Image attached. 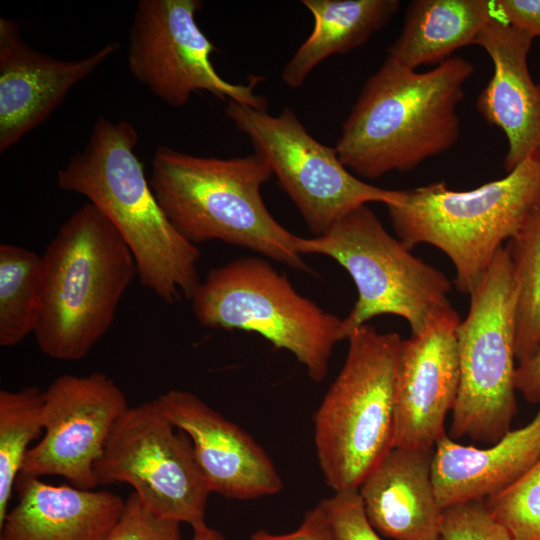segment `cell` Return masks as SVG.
<instances>
[{
	"label": "cell",
	"mask_w": 540,
	"mask_h": 540,
	"mask_svg": "<svg viewBox=\"0 0 540 540\" xmlns=\"http://www.w3.org/2000/svg\"><path fill=\"white\" fill-rule=\"evenodd\" d=\"M320 505L335 540H383L369 522L358 490L334 492Z\"/></svg>",
	"instance_id": "f1b7e54d"
},
{
	"label": "cell",
	"mask_w": 540,
	"mask_h": 540,
	"mask_svg": "<svg viewBox=\"0 0 540 540\" xmlns=\"http://www.w3.org/2000/svg\"><path fill=\"white\" fill-rule=\"evenodd\" d=\"M249 540H335L320 503L306 512L299 527L289 533L272 534L265 530L253 533Z\"/></svg>",
	"instance_id": "4dcf8cb0"
},
{
	"label": "cell",
	"mask_w": 540,
	"mask_h": 540,
	"mask_svg": "<svg viewBox=\"0 0 540 540\" xmlns=\"http://www.w3.org/2000/svg\"><path fill=\"white\" fill-rule=\"evenodd\" d=\"M193 529L192 540H225L224 536L206 523L195 526Z\"/></svg>",
	"instance_id": "d6a6232c"
},
{
	"label": "cell",
	"mask_w": 540,
	"mask_h": 540,
	"mask_svg": "<svg viewBox=\"0 0 540 540\" xmlns=\"http://www.w3.org/2000/svg\"><path fill=\"white\" fill-rule=\"evenodd\" d=\"M17 503L0 525V540H108L125 500L107 490L52 485L18 476Z\"/></svg>",
	"instance_id": "d6986e66"
},
{
	"label": "cell",
	"mask_w": 540,
	"mask_h": 540,
	"mask_svg": "<svg viewBox=\"0 0 540 540\" xmlns=\"http://www.w3.org/2000/svg\"><path fill=\"white\" fill-rule=\"evenodd\" d=\"M157 400L171 423L189 436L210 492L250 500L274 495L282 489L281 477L264 449L200 397L171 389Z\"/></svg>",
	"instance_id": "9a60e30c"
},
{
	"label": "cell",
	"mask_w": 540,
	"mask_h": 540,
	"mask_svg": "<svg viewBox=\"0 0 540 540\" xmlns=\"http://www.w3.org/2000/svg\"><path fill=\"white\" fill-rule=\"evenodd\" d=\"M515 387L531 403H540V338L530 357L519 362Z\"/></svg>",
	"instance_id": "1f68e13d"
},
{
	"label": "cell",
	"mask_w": 540,
	"mask_h": 540,
	"mask_svg": "<svg viewBox=\"0 0 540 540\" xmlns=\"http://www.w3.org/2000/svg\"><path fill=\"white\" fill-rule=\"evenodd\" d=\"M517 284L516 359H527L540 338V208L505 247Z\"/></svg>",
	"instance_id": "d4e9b609"
},
{
	"label": "cell",
	"mask_w": 540,
	"mask_h": 540,
	"mask_svg": "<svg viewBox=\"0 0 540 540\" xmlns=\"http://www.w3.org/2000/svg\"><path fill=\"white\" fill-rule=\"evenodd\" d=\"M111 42L86 58L64 60L32 48L16 20L0 18V152L44 122L78 82L117 52Z\"/></svg>",
	"instance_id": "2e32d148"
},
{
	"label": "cell",
	"mask_w": 540,
	"mask_h": 540,
	"mask_svg": "<svg viewBox=\"0 0 540 540\" xmlns=\"http://www.w3.org/2000/svg\"><path fill=\"white\" fill-rule=\"evenodd\" d=\"M126 120L100 116L85 147L57 172L61 190L86 197L113 224L136 262L141 284L167 304L190 300L200 283V250L170 222L145 176Z\"/></svg>",
	"instance_id": "6da1fadb"
},
{
	"label": "cell",
	"mask_w": 540,
	"mask_h": 540,
	"mask_svg": "<svg viewBox=\"0 0 540 540\" xmlns=\"http://www.w3.org/2000/svg\"><path fill=\"white\" fill-rule=\"evenodd\" d=\"M200 7L198 0L139 1L129 32V71L174 108L206 91L222 100L267 109V100L255 94L261 77L234 84L217 73L211 62L216 48L196 21Z\"/></svg>",
	"instance_id": "7c38bea8"
},
{
	"label": "cell",
	"mask_w": 540,
	"mask_h": 540,
	"mask_svg": "<svg viewBox=\"0 0 540 540\" xmlns=\"http://www.w3.org/2000/svg\"><path fill=\"white\" fill-rule=\"evenodd\" d=\"M442 540H514L508 530L487 510L483 500L451 505L443 509Z\"/></svg>",
	"instance_id": "4316f807"
},
{
	"label": "cell",
	"mask_w": 540,
	"mask_h": 540,
	"mask_svg": "<svg viewBox=\"0 0 540 540\" xmlns=\"http://www.w3.org/2000/svg\"><path fill=\"white\" fill-rule=\"evenodd\" d=\"M347 340L343 367L314 414L319 466L334 492L358 490L394 442V376L402 338L365 324Z\"/></svg>",
	"instance_id": "8992f818"
},
{
	"label": "cell",
	"mask_w": 540,
	"mask_h": 540,
	"mask_svg": "<svg viewBox=\"0 0 540 540\" xmlns=\"http://www.w3.org/2000/svg\"><path fill=\"white\" fill-rule=\"evenodd\" d=\"M180 524L158 515L132 492L108 540H181Z\"/></svg>",
	"instance_id": "83f0119b"
},
{
	"label": "cell",
	"mask_w": 540,
	"mask_h": 540,
	"mask_svg": "<svg viewBox=\"0 0 540 540\" xmlns=\"http://www.w3.org/2000/svg\"><path fill=\"white\" fill-rule=\"evenodd\" d=\"M99 485L127 483L152 511L195 527L205 523L211 493L189 436L175 427L157 398L117 420L94 466Z\"/></svg>",
	"instance_id": "8fae6325"
},
{
	"label": "cell",
	"mask_w": 540,
	"mask_h": 540,
	"mask_svg": "<svg viewBox=\"0 0 540 540\" xmlns=\"http://www.w3.org/2000/svg\"><path fill=\"white\" fill-rule=\"evenodd\" d=\"M297 249L301 255L332 258L355 283L358 298L342 319L341 341L379 315L404 318L416 335L454 309L445 274L415 257L366 205L350 211L319 236H298Z\"/></svg>",
	"instance_id": "52a82bcc"
},
{
	"label": "cell",
	"mask_w": 540,
	"mask_h": 540,
	"mask_svg": "<svg viewBox=\"0 0 540 540\" xmlns=\"http://www.w3.org/2000/svg\"><path fill=\"white\" fill-rule=\"evenodd\" d=\"M459 323L453 309L419 334L401 340L394 376L393 447L433 450L446 434L445 420L460 381Z\"/></svg>",
	"instance_id": "5bb4252c"
},
{
	"label": "cell",
	"mask_w": 540,
	"mask_h": 540,
	"mask_svg": "<svg viewBox=\"0 0 540 540\" xmlns=\"http://www.w3.org/2000/svg\"><path fill=\"white\" fill-rule=\"evenodd\" d=\"M433 450L393 447L364 478L358 493L379 534L393 540L440 538L443 508L432 479Z\"/></svg>",
	"instance_id": "ac0fdd59"
},
{
	"label": "cell",
	"mask_w": 540,
	"mask_h": 540,
	"mask_svg": "<svg viewBox=\"0 0 540 540\" xmlns=\"http://www.w3.org/2000/svg\"><path fill=\"white\" fill-rule=\"evenodd\" d=\"M493 15L489 0H414L386 58L412 70L438 65L459 48L475 44Z\"/></svg>",
	"instance_id": "44dd1931"
},
{
	"label": "cell",
	"mask_w": 540,
	"mask_h": 540,
	"mask_svg": "<svg viewBox=\"0 0 540 540\" xmlns=\"http://www.w3.org/2000/svg\"><path fill=\"white\" fill-rule=\"evenodd\" d=\"M42 259L36 343L50 358L80 360L111 327L138 276L135 259L110 220L90 202L61 225Z\"/></svg>",
	"instance_id": "277c9868"
},
{
	"label": "cell",
	"mask_w": 540,
	"mask_h": 540,
	"mask_svg": "<svg viewBox=\"0 0 540 540\" xmlns=\"http://www.w3.org/2000/svg\"><path fill=\"white\" fill-rule=\"evenodd\" d=\"M474 65L452 56L417 72L385 59L363 85L335 149L366 179L408 172L450 149L460 135L457 112Z\"/></svg>",
	"instance_id": "7a4b0ae2"
},
{
	"label": "cell",
	"mask_w": 540,
	"mask_h": 540,
	"mask_svg": "<svg viewBox=\"0 0 540 540\" xmlns=\"http://www.w3.org/2000/svg\"><path fill=\"white\" fill-rule=\"evenodd\" d=\"M272 176L257 153L204 157L163 145L154 153L149 182L170 222L191 243L218 240L310 271L297 249L298 236L263 201L261 188Z\"/></svg>",
	"instance_id": "3957f363"
},
{
	"label": "cell",
	"mask_w": 540,
	"mask_h": 540,
	"mask_svg": "<svg viewBox=\"0 0 540 540\" xmlns=\"http://www.w3.org/2000/svg\"><path fill=\"white\" fill-rule=\"evenodd\" d=\"M469 296L456 330L460 381L450 436L493 444L511 430L516 413L517 284L505 247Z\"/></svg>",
	"instance_id": "9c48e42d"
},
{
	"label": "cell",
	"mask_w": 540,
	"mask_h": 540,
	"mask_svg": "<svg viewBox=\"0 0 540 540\" xmlns=\"http://www.w3.org/2000/svg\"><path fill=\"white\" fill-rule=\"evenodd\" d=\"M44 283L42 255L24 247L0 246V345L12 347L34 333Z\"/></svg>",
	"instance_id": "603a6c76"
},
{
	"label": "cell",
	"mask_w": 540,
	"mask_h": 540,
	"mask_svg": "<svg viewBox=\"0 0 540 540\" xmlns=\"http://www.w3.org/2000/svg\"><path fill=\"white\" fill-rule=\"evenodd\" d=\"M44 432L30 448L18 476H61L70 485L95 489L94 466L117 420L129 408L108 375L64 374L43 391Z\"/></svg>",
	"instance_id": "4fadbf2b"
},
{
	"label": "cell",
	"mask_w": 540,
	"mask_h": 540,
	"mask_svg": "<svg viewBox=\"0 0 540 540\" xmlns=\"http://www.w3.org/2000/svg\"><path fill=\"white\" fill-rule=\"evenodd\" d=\"M225 112L267 162L313 236L368 202L387 206L404 200V190L380 188L355 177L335 147L315 139L288 107L271 115L267 109L229 100Z\"/></svg>",
	"instance_id": "30bf717a"
},
{
	"label": "cell",
	"mask_w": 540,
	"mask_h": 540,
	"mask_svg": "<svg viewBox=\"0 0 540 540\" xmlns=\"http://www.w3.org/2000/svg\"><path fill=\"white\" fill-rule=\"evenodd\" d=\"M533 38L509 25L495 12L478 35L493 63V75L477 99V110L506 135L504 168H516L533 152H540V83L528 67Z\"/></svg>",
	"instance_id": "e0dca14e"
},
{
	"label": "cell",
	"mask_w": 540,
	"mask_h": 540,
	"mask_svg": "<svg viewBox=\"0 0 540 540\" xmlns=\"http://www.w3.org/2000/svg\"><path fill=\"white\" fill-rule=\"evenodd\" d=\"M190 300L201 326L257 333L292 353L314 382L327 376L342 319L300 295L268 261L242 257L213 268Z\"/></svg>",
	"instance_id": "ba28073f"
},
{
	"label": "cell",
	"mask_w": 540,
	"mask_h": 540,
	"mask_svg": "<svg viewBox=\"0 0 540 540\" xmlns=\"http://www.w3.org/2000/svg\"><path fill=\"white\" fill-rule=\"evenodd\" d=\"M43 391L27 386L0 391V525L30 444L44 432Z\"/></svg>",
	"instance_id": "cb8c5ba5"
},
{
	"label": "cell",
	"mask_w": 540,
	"mask_h": 540,
	"mask_svg": "<svg viewBox=\"0 0 540 540\" xmlns=\"http://www.w3.org/2000/svg\"><path fill=\"white\" fill-rule=\"evenodd\" d=\"M387 205L398 238L410 249L420 243L446 254L462 294L479 284L503 241L511 239L540 208V152H533L501 179L468 191L445 182L407 189Z\"/></svg>",
	"instance_id": "5b68a950"
},
{
	"label": "cell",
	"mask_w": 540,
	"mask_h": 540,
	"mask_svg": "<svg viewBox=\"0 0 540 540\" xmlns=\"http://www.w3.org/2000/svg\"><path fill=\"white\" fill-rule=\"evenodd\" d=\"M483 502L514 540H540V458L515 482Z\"/></svg>",
	"instance_id": "484cf974"
},
{
	"label": "cell",
	"mask_w": 540,
	"mask_h": 540,
	"mask_svg": "<svg viewBox=\"0 0 540 540\" xmlns=\"http://www.w3.org/2000/svg\"><path fill=\"white\" fill-rule=\"evenodd\" d=\"M438 540H442L441 538H439Z\"/></svg>",
	"instance_id": "836d02e7"
},
{
	"label": "cell",
	"mask_w": 540,
	"mask_h": 540,
	"mask_svg": "<svg viewBox=\"0 0 540 540\" xmlns=\"http://www.w3.org/2000/svg\"><path fill=\"white\" fill-rule=\"evenodd\" d=\"M495 14L533 39L540 37V0H495Z\"/></svg>",
	"instance_id": "f546056e"
},
{
	"label": "cell",
	"mask_w": 540,
	"mask_h": 540,
	"mask_svg": "<svg viewBox=\"0 0 540 540\" xmlns=\"http://www.w3.org/2000/svg\"><path fill=\"white\" fill-rule=\"evenodd\" d=\"M540 458V408L525 426L487 448L467 446L447 434L435 444L432 479L439 504L485 500L521 477Z\"/></svg>",
	"instance_id": "ffe728a7"
},
{
	"label": "cell",
	"mask_w": 540,
	"mask_h": 540,
	"mask_svg": "<svg viewBox=\"0 0 540 540\" xmlns=\"http://www.w3.org/2000/svg\"><path fill=\"white\" fill-rule=\"evenodd\" d=\"M312 14L311 34L298 47L281 73L283 82L297 88L312 70L335 54L347 53L382 29L397 13L398 0H302Z\"/></svg>",
	"instance_id": "7402d4cb"
}]
</instances>
